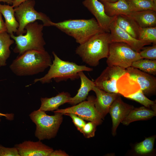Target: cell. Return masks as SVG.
I'll use <instances>...</instances> for the list:
<instances>
[{
	"instance_id": "6da1fadb",
	"label": "cell",
	"mask_w": 156,
	"mask_h": 156,
	"mask_svg": "<svg viewBox=\"0 0 156 156\" xmlns=\"http://www.w3.org/2000/svg\"><path fill=\"white\" fill-rule=\"evenodd\" d=\"M52 63L51 56L45 50H32L19 55L9 67L17 76H30L44 72Z\"/></svg>"
},
{
	"instance_id": "7a4b0ae2",
	"label": "cell",
	"mask_w": 156,
	"mask_h": 156,
	"mask_svg": "<svg viewBox=\"0 0 156 156\" xmlns=\"http://www.w3.org/2000/svg\"><path fill=\"white\" fill-rule=\"evenodd\" d=\"M111 43L109 33L103 31L94 35L79 44L75 53L84 62L91 66H96L100 60L107 58Z\"/></svg>"
},
{
	"instance_id": "3957f363",
	"label": "cell",
	"mask_w": 156,
	"mask_h": 156,
	"mask_svg": "<svg viewBox=\"0 0 156 156\" xmlns=\"http://www.w3.org/2000/svg\"><path fill=\"white\" fill-rule=\"evenodd\" d=\"M50 25L72 37L79 44L83 43L94 35L104 31L94 18L88 19H68L57 23L51 21Z\"/></svg>"
},
{
	"instance_id": "277c9868",
	"label": "cell",
	"mask_w": 156,
	"mask_h": 156,
	"mask_svg": "<svg viewBox=\"0 0 156 156\" xmlns=\"http://www.w3.org/2000/svg\"><path fill=\"white\" fill-rule=\"evenodd\" d=\"M52 53L54 59L48 72L43 77L35 79L34 83L38 81L42 84L49 83L53 79L57 83L68 79L73 80L79 78V72L93 70L92 68L86 66L79 65L73 62L63 60L54 52Z\"/></svg>"
},
{
	"instance_id": "5b68a950",
	"label": "cell",
	"mask_w": 156,
	"mask_h": 156,
	"mask_svg": "<svg viewBox=\"0 0 156 156\" xmlns=\"http://www.w3.org/2000/svg\"><path fill=\"white\" fill-rule=\"evenodd\" d=\"M44 27L43 24L36 21L25 26V35L16 36L14 34L10 35L16 44L13 49L14 52L20 55L30 50H45L46 42L42 32Z\"/></svg>"
},
{
	"instance_id": "8992f818",
	"label": "cell",
	"mask_w": 156,
	"mask_h": 156,
	"mask_svg": "<svg viewBox=\"0 0 156 156\" xmlns=\"http://www.w3.org/2000/svg\"><path fill=\"white\" fill-rule=\"evenodd\" d=\"M62 115L58 112L49 115L38 109L32 112L29 116L36 125L35 136L40 140L54 138L62 122Z\"/></svg>"
},
{
	"instance_id": "52a82bcc",
	"label": "cell",
	"mask_w": 156,
	"mask_h": 156,
	"mask_svg": "<svg viewBox=\"0 0 156 156\" xmlns=\"http://www.w3.org/2000/svg\"><path fill=\"white\" fill-rule=\"evenodd\" d=\"M35 4L34 0H27L14 8L15 16L19 23L16 33L17 36L25 34V26L37 20L42 21L44 27L50 26V18L44 13L36 11L34 8Z\"/></svg>"
},
{
	"instance_id": "ba28073f",
	"label": "cell",
	"mask_w": 156,
	"mask_h": 156,
	"mask_svg": "<svg viewBox=\"0 0 156 156\" xmlns=\"http://www.w3.org/2000/svg\"><path fill=\"white\" fill-rule=\"evenodd\" d=\"M142 59L139 53L127 44L121 42L111 43L106 63L108 66H118L126 69L132 63Z\"/></svg>"
},
{
	"instance_id": "9c48e42d",
	"label": "cell",
	"mask_w": 156,
	"mask_h": 156,
	"mask_svg": "<svg viewBox=\"0 0 156 156\" xmlns=\"http://www.w3.org/2000/svg\"><path fill=\"white\" fill-rule=\"evenodd\" d=\"M87 101H84L71 107L57 109L55 112L63 114H74L84 120L93 122L97 125L101 124L104 119L96 110L94 105L96 98L93 96H88Z\"/></svg>"
},
{
	"instance_id": "30bf717a",
	"label": "cell",
	"mask_w": 156,
	"mask_h": 156,
	"mask_svg": "<svg viewBox=\"0 0 156 156\" xmlns=\"http://www.w3.org/2000/svg\"><path fill=\"white\" fill-rule=\"evenodd\" d=\"M126 70L116 66H108L94 82L95 86L105 92L118 94V79L126 73Z\"/></svg>"
},
{
	"instance_id": "8fae6325",
	"label": "cell",
	"mask_w": 156,
	"mask_h": 156,
	"mask_svg": "<svg viewBox=\"0 0 156 156\" xmlns=\"http://www.w3.org/2000/svg\"><path fill=\"white\" fill-rule=\"evenodd\" d=\"M116 18L109 26L110 39L111 43L114 42L125 43L138 52L141 51L144 46L151 44V43L149 42L140 40L133 38L120 28L116 23Z\"/></svg>"
},
{
	"instance_id": "7c38bea8",
	"label": "cell",
	"mask_w": 156,
	"mask_h": 156,
	"mask_svg": "<svg viewBox=\"0 0 156 156\" xmlns=\"http://www.w3.org/2000/svg\"><path fill=\"white\" fill-rule=\"evenodd\" d=\"M127 73L140 85L141 90L147 96L155 94L156 92V78L154 76L130 66L126 69Z\"/></svg>"
},
{
	"instance_id": "4fadbf2b",
	"label": "cell",
	"mask_w": 156,
	"mask_h": 156,
	"mask_svg": "<svg viewBox=\"0 0 156 156\" xmlns=\"http://www.w3.org/2000/svg\"><path fill=\"white\" fill-rule=\"evenodd\" d=\"M82 4L94 16L103 30L109 33L110 25L116 16L109 17L107 15L103 5L99 0H84Z\"/></svg>"
},
{
	"instance_id": "5bb4252c",
	"label": "cell",
	"mask_w": 156,
	"mask_h": 156,
	"mask_svg": "<svg viewBox=\"0 0 156 156\" xmlns=\"http://www.w3.org/2000/svg\"><path fill=\"white\" fill-rule=\"evenodd\" d=\"M134 108L133 105L124 102L119 95L114 101L109 112L112 120V133L113 136L116 135L117 129L120 123Z\"/></svg>"
},
{
	"instance_id": "9a60e30c",
	"label": "cell",
	"mask_w": 156,
	"mask_h": 156,
	"mask_svg": "<svg viewBox=\"0 0 156 156\" xmlns=\"http://www.w3.org/2000/svg\"><path fill=\"white\" fill-rule=\"evenodd\" d=\"M20 156H49L54 150L43 144L40 140L33 142L25 141L15 146Z\"/></svg>"
},
{
	"instance_id": "2e32d148",
	"label": "cell",
	"mask_w": 156,
	"mask_h": 156,
	"mask_svg": "<svg viewBox=\"0 0 156 156\" xmlns=\"http://www.w3.org/2000/svg\"><path fill=\"white\" fill-rule=\"evenodd\" d=\"M92 90L95 92L96 96L94 104L95 107L104 119L109 112L111 105L119 94L105 92L96 86L93 87Z\"/></svg>"
},
{
	"instance_id": "e0dca14e",
	"label": "cell",
	"mask_w": 156,
	"mask_h": 156,
	"mask_svg": "<svg viewBox=\"0 0 156 156\" xmlns=\"http://www.w3.org/2000/svg\"><path fill=\"white\" fill-rule=\"evenodd\" d=\"M116 87L118 94L126 98L141 89L138 83L127 72L118 79Z\"/></svg>"
},
{
	"instance_id": "ac0fdd59",
	"label": "cell",
	"mask_w": 156,
	"mask_h": 156,
	"mask_svg": "<svg viewBox=\"0 0 156 156\" xmlns=\"http://www.w3.org/2000/svg\"><path fill=\"white\" fill-rule=\"evenodd\" d=\"M79 75L81 81L80 88L77 94L73 97H71L68 102L73 105L85 101L87 98L89 92L92 90L95 86L94 82L89 79L83 71L79 72Z\"/></svg>"
},
{
	"instance_id": "d6986e66",
	"label": "cell",
	"mask_w": 156,
	"mask_h": 156,
	"mask_svg": "<svg viewBox=\"0 0 156 156\" xmlns=\"http://www.w3.org/2000/svg\"><path fill=\"white\" fill-rule=\"evenodd\" d=\"M70 97L69 93L64 92L51 98L41 97L40 98L41 104L38 109L44 112L57 110L60 105L68 103Z\"/></svg>"
},
{
	"instance_id": "ffe728a7",
	"label": "cell",
	"mask_w": 156,
	"mask_h": 156,
	"mask_svg": "<svg viewBox=\"0 0 156 156\" xmlns=\"http://www.w3.org/2000/svg\"><path fill=\"white\" fill-rule=\"evenodd\" d=\"M128 16L141 28L156 26V11L149 10L131 12Z\"/></svg>"
},
{
	"instance_id": "44dd1931",
	"label": "cell",
	"mask_w": 156,
	"mask_h": 156,
	"mask_svg": "<svg viewBox=\"0 0 156 156\" xmlns=\"http://www.w3.org/2000/svg\"><path fill=\"white\" fill-rule=\"evenodd\" d=\"M14 8L12 5L0 3V12L4 17L7 31L10 35L16 33L19 27V23L15 16Z\"/></svg>"
},
{
	"instance_id": "7402d4cb",
	"label": "cell",
	"mask_w": 156,
	"mask_h": 156,
	"mask_svg": "<svg viewBox=\"0 0 156 156\" xmlns=\"http://www.w3.org/2000/svg\"><path fill=\"white\" fill-rule=\"evenodd\" d=\"M102 3L103 5L106 14L109 17L120 14L128 16L131 12L126 0H118L114 2H104Z\"/></svg>"
},
{
	"instance_id": "603a6c76",
	"label": "cell",
	"mask_w": 156,
	"mask_h": 156,
	"mask_svg": "<svg viewBox=\"0 0 156 156\" xmlns=\"http://www.w3.org/2000/svg\"><path fill=\"white\" fill-rule=\"evenodd\" d=\"M155 116V111L145 107L134 108L121 123L124 125H128L133 122L147 120Z\"/></svg>"
},
{
	"instance_id": "cb8c5ba5",
	"label": "cell",
	"mask_w": 156,
	"mask_h": 156,
	"mask_svg": "<svg viewBox=\"0 0 156 156\" xmlns=\"http://www.w3.org/2000/svg\"><path fill=\"white\" fill-rule=\"evenodd\" d=\"M116 20L119 27L138 39L141 27L134 20L128 16L120 14L116 16Z\"/></svg>"
},
{
	"instance_id": "d4e9b609",
	"label": "cell",
	"mask_w": 156,
	"mask_h": 156,
	"mask_svg": "<svg viewBox=\"0 0 156 156\" xmlns=\"http://www.w3.org/2000/svg\"><path fill=\"white\" fill-rule=\"evenodd\" d=\"M11 38L7 31L0 33V66L6 65L7 60L10 56V47L14 42Z\"/></svg>"
},
{
	"instance_id": "484cf974",
	"label": "cell",
	"mask_w": 156,
	"mask_h": 156,
	"mask_svg": "<svg viewBox=\"0 0 156 156\" xmlns=\"http://www.w3.org/2000/svg\"><path fill=\"white\" fill-rule=\"evenodd\" d=\"M131 66L151 75H156V60L142 58L133 62Z\"/></svg>"
},
{
	"instance_id": "4316f807",
	"label": "cell",
	"mask_w": 156,
	"mask_h": 156,
	"mask_svg": "<svg viewBox=\"0 0 156 156\" xmlns=\"http://www.w3.org/2000/svg\"><path fill=\"white\" fill-rule=\"evenodd\" d=\"M131 12L146 10L156 11V3L152 0H126Z\"/></svg>"
},
{
	"instance_id": "83f0119b",
	"label": "cell",
	"mask_w": 156,
	"mask_h": 156,
	"mask_svg": "<svg viewBox=\"0 0 156 156\" xmlns=\"http://www.w3.org/2000/svg\"><path fill=\"white\" fill-rule=\"evenodd\" d=\"M138 39L156 44V26L140 28Z\"/></svg>"
},
{
	"instance_id": "f1b7e54d",
	"label": "cell",
	"mask_w": 156,
	"mask_h": 156,
	"mask_svg": "<svg viewBox=\"0 0 156 156\" xmlns=\"http://www.w3.org/2000/svg\"><path fill=\"white\" fill-rule=\"evenodd\" d=\"M155 139V136L145 138L144 141L135 145L134 148L135 151L137 153L140 154L151 152L153 149Z\"/></svg>"
},
{
	"instance_id": "f546056e",
	"label": "cell",
	"mask_w": 156,
	"mask_h": 156,
	"mask_svg": "<svg viewBox=\"0 0 156 156\" xmlns=\"http://www.w3.org/2000/svg\"><path fill=\"white\" fill-rule=\"evenodd\" d=\"M129 99L135 101L143 105L144 107L150 108L156 112V104L154 101L148 99L140 90L133 94L126 97Z\"/></svg>"
},
{
	"instance_id": "4dcf8cb0",
	"label": "cell",
	"mask_w": 156,
	"mask_h": 156,
	"mask_svg": "<svg viewBox=\"0 0 156 156\" xmlns=\"http://www.w3.org/2000/svg\"><path fill=\"white\" fill-rule=\"evenodd\" d=\"M139 53L142 58L151 60H156V44L152 46L143 48Z\"/></svg>"
},
{
	"instance_id": "1f68e13d",
	"label": "cell",
	"mask_w": 156,
	"mask_h": 156,
	"mask_svg": "<svg viewBox=\"0 0 156 156\" xmlns=\"http://www.w3.org/2000/svg\"><path fill=\"white\" fill-rule=\"evenodd\" d=\"M97 125L95 123L90 121L85 124L80 132L84 137L89 138L94 136L96 127Z\"/></svg>"
},
{
	"instance_id": "d6a6232c",
	"label": "cell",
	"mask_w": 156,
	"mask_h": 156,
	"mask_svg": "<svg viewBox=\"0 0 156 156\" xmlns=\"http://www.w3.org/2000/svg\"><path fill=\"white\" fill-rule=\"evenodd\" d=\"M0 156H20L16 147H5L0 144Z\"/></svg>"
},
{
	"instance_id": "836d02e7",
	"label": "cell",
	"mask_w": 156,
	"mask_h": 156,
	"mask_svg": "<svg viewBox=\"0 0 156 156\" xmlns=\"http://www.w3.org/2000/svg\"><path fill=\"white\" fill-rule=\"evenodd\" d=\"M65 115L68 116L71 118L74 124L79 131L86 124L84 120L74 114L70 113Z\"/></svg>"
},
{
	"instance_id": "e575fe53",
	"label": "cell",
	"mask_w": 156,
	"mask_h": 156,
	"mask_svg": "<svg viewBox=\"0 0 156 156\" xmlns=\"http://www.w3.org/2000/svg\"><path fill=\"white\" fill-rule=\"evenodd\" d=\"M68 155L64 151L60 150H53L49 156H68Z\"/></svg>"
},
{
	"instance_id": "d590c367",
	"label": "cell",
	"mask_w": 156,
	"mask_h": 156,
	"mask_svg": "<svg viewBox=\"0 0 156 156\" xmlns=\"http://www.w3.org/2000/svg\"><path fill=\"white\" fill-rule=\"evenodd\" d=\"M7 31L5 23L2 18V14L0 12V33Z\"/></svg>"
},
{
	"instance_id": "8d00e7d4",
	"label": "cell",
	"mask_w": 156,
	"mask_h": 156,
	"mask_svg": "<svg viewBox=\"0 0 156 156\" xmlns=\"http://www.w3.org/2000/svg\"><path fill=\"white\" fill-rule=\"evenodd\" d=\"M3 116L5 117L8 120H12L13 119L14 115L13 114H3L0 112V122L1 121V118Z\"/></svg>"
},
{
	"instance_id": "74e56055",
	"label": "cell",
	"mask_w": 156,
	"mask_h": 156,
	"mask_svg": "<svg viewBox=\"0 0 156 156\" xmlns=\"http://www.w3.org/2000/svg\"><path fill=\"white\" fill-rule=\"evenodd\" d=\"M26 0H14L12 4V6L14 8L16 7L20 4Z\"/></svg>"
},
{
	"instance_id": "f35d334b",
	"label": "cell",
	"mask_w": 156,
	"mask_h": 156,
	"mask_svg": "<svg viewBox=\"0 0 156 156\" xmlns=\"http://www.w3.org/2000/svg\"><path fill=\"white\" fill-rule=\"evenodd\" d=\"M14 0H0V2L6 3L9 5H12Z\"/></svg>"
},
{
	"instance_id": "ab89813d",
	"label": "cell",
	"mask_w": 156,
	"mask_h": 156,
	"mask_svg": "<svg viewBox=\"0 0 156 156\" xmlns=\"http://www.w3.org/2000/svg\"><path fill=\"white\" fill-rule=\"evenodd\" d=\"M99 1L101 2V3L104 2H115L118 0H99Z\"/></svg>"
},
{
	"instance_id": "60d3db41",
	"label": "cell",
	"mask_w": 156,
	"mask_h": 156,
	"mask_svg": "<svg viewBox=\"0 0 156 156\" xmlns=\"http://www.w3.org/2000/svg\"><path fill=\"white\" fill-rule=\"evenodd\" d=\"M155 2L156 3V0H152Z\"/></svg>"
}]
</instances>
